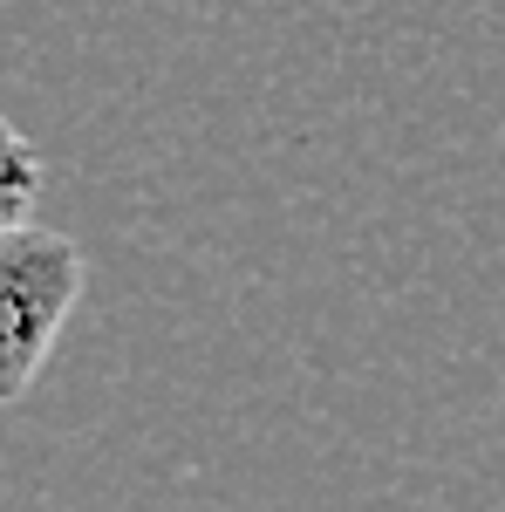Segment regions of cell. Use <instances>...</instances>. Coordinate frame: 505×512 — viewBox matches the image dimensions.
Wrapping results in <instances>:
<instances>
[{"label":"cell","mask_w":505,"mask_h":512,"mask_svg":"<svg viewBox=\"0 0 505 512\" xmlns=\"http://www.w3.org/2000/svg\"><path fill=\"white\" fill-rule=\"evenodd\" d=\"M89 260L69 233L35 219L0 226V403H21L41 383L69 315L82 308Z\"/></svg>","instance_id":"obj_1"},{"label":"cell","mask_w":505,"mask_h":512,"mask_svg":"<svg viewBox=\"0 0 505 512\" xmlns=\"http://www.w3.org/2000/svg\"><path fill=\"white\" fill-rule=\"evenodd\" d=\"M35 198H41V158H35V144L0 117V226L35 219Z\"/></svg>","instance_id":"obj_2"}]
</instances>
